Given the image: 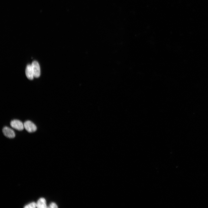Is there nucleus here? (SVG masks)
<instances>
[{
  "label": "nucleus",
  "mask_w": 208,
  "mask_h": 208,
  "mask_svg": "<svg viewBox=\"0 0 208 208\" xmlns=\"http://www.w3.org/2000/svg\"><path fill=\"white\" fill-rule=\"evenodd\" d=\"M3 132L4 135L8 138H12L15 137V134L14 130L8 127H4L3 129Z\"/></svg>",
  "instance_id": "20e7f679"
},
{
  "label": "nucleus",
  "mask_w": 208,
  "mask_h": 208,
  "mask_svg": "<svg viewBox=\"0 0 208 208\" xmlns=\"http://www.w3.org/2000/svg\"><path fill=\"white\" fill-rule=\"evenodd\" d=\"M25 74L27 78L30 80H32L34 77L31 65L28 64L27 65L26 70Z\"/></svg>",
  "instance_id": "39448f33"
},
{
  "label": "nucleus",
  "mask_w": 208,
  "mask_h": 208,
  "mask_svg": "<svg viewBox=\"0 0 208 208\" xmlns=\"http://www.w3.org/2000/svg\"><path fill=\"white\" fill-rule=\"evenodd\" d=\"M31 65L34 77H38L40 75V68L38 62L36 61H34Z\"/></svg>",
  "instance_id": "f03ea898"
},
{
  "label": "nucleus",
  "mask_w": 208,
  "mask_h": 208,
  "mask_svg": "<svg viewBox=\"0 0 208 208\" xmlns=\"http://www.w3.org/2000/svg\"><path fill=\"white\" fill-rule=\"evenodd\" d=\"M11 127L14 129L18 131H21L23 129L24 124L20 120L14 119L11 121L10 123Z\"/></svg>",
  "instance_id": "f257e3e1"
},
{
  "label": "nucleus",
  "mask_w": 208,
  "mask_h": 208,
  "mask_svg": "<svg viewBox=\"0 0 208 208\" xmlns=\"http://www.w3.org/2000/svg\"><path fill=\"white\" fill-rule=\"evenodd\" d=\"M24 127L28 132L30 133L35 131L37 130L36 125L30 120H27L23 123Z\"/></svg>",
  "instance_id": "7ed1b4c3"
},
{
  "label": "nucleus",
  "mask_w": 208,
  "mask_h": 208,
  "mask_svg": "<svg viewBox=\"0 0 208 208\" xmlns=\"http://www.w3.org/2000/svg\"><path fill=\"white\" fill-rule=\"evenodd\" d=\"M36 203V207L38 208H47L46 201L43 198H40L38 200Z\"/></svg>",
  "instance_id": "423d86ee"
},
{
  "label": "nucleus",
  "mask_w": 208,
  "mask_h": 208,
  "mask_svg": "<svg viewBox=\"0 0 208 208\" xmlns=\"http://www.w3.org/2000/svg\"><path fill=\"white\" fill-rule=\"evenodd\" d=\"M48 207L51 208H57L58 207L57 205L55 203L52 202L50 203L49 207Z\"/></svg>",
  "instance_id": "6e6552de"
},
{
  "label": "nucleus",
  "mask_w": 208,
  "mask_h": 208,
  "mask_svg": "<svg viewBox=\"0 0 208 208\" xmlns=\"http://www.w3.org/2000/svg\"><path fill=\"white\" fill-rule=\"evenodd\" d=\"M36 207V203L34 202H31L26 205L24 207L25 208H34Z\"/></svg>",
  "instance_id": "0eeeda50"
}]
</instances>
